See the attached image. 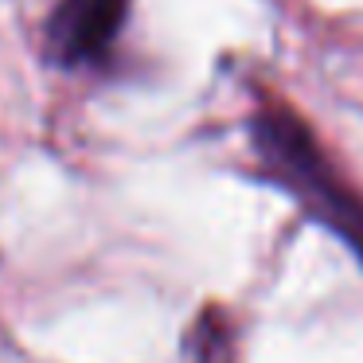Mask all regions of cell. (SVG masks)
I'll return each instance as SVG.
<instances>
[{"mask_svg":"<svg viewBox=\"0 0 363 363\" xmlns=\"http://www.w3.org/2000/svg\"><path fill=\"white\" fill-rule=\"evenodd\" d=\"M246 145L262 180L285 191L363 266V196L352 176L332 160L313 121L274 94L258 98V106L246 118Z\"/></svg>","mask_w":363,"mask_h":363,"instance_id":"1","label":"cell"},{"mask_svg":"<svg viewBox=\"0 0 363 363\" xmlns=\"http://www.w3.org/2000/svg\"><path fill=\"white\" fill-rule=\"evenodd\" d=\"M133 0H59L43 24V55L59 71H98L110 63Z\"/></svg>","mask_w":363,"mask_h":363,"instance_id":"2","label":"cell"},{"mask_svg":"<svg viewBox=\"0 0 363 363\" xmlns=\"http://www.w3.org/2000/svg\"><path fill=\"white\" fill-rule=\"evenodd\" d=\"M188 355L191 363H230V328L215 308L199 316L188 332Z\"/></svg>","mask_w":363,"mask_h":363,"instance_id":"3","label":"cell"}]
</instances>
